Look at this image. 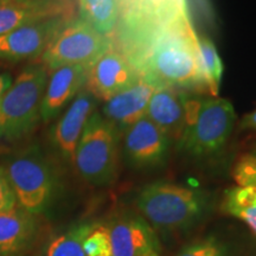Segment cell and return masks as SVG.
<instances>
[{"label": "cell", "instance_id": "1", "mask_svg": "<svg viewBox=\"0 0 256 256\" xmlns=\"http://www.w3.org/2000/svg\"><path fill=\"white\" fill-rule=\"evenodd\" d=\"M112 40L115 49L156 89H206L198 34L188 14L171 18L120 14Z\"/></svg>", "mask_w": 256, "mask_h": 256}, {"label": "cell", "instance_id": "2", "mask_svg": "<svg viewBox=\"0 0 256 256\" xmlns=\"http://www.w3.org/2000/svg\"><path fill=\"white\" fill-rule=\"evenodd\" d=\"M236 120L235 108L226 98H194L188 95L178 148L197 158L216 154L228 142Z\"/></svg>", "mask_w": 256, "mask_h": 256}, {"label": "cell", "instance_id": "3", "mask_svg": "<svg viewBox=\"0 0 256 256\" xmlns=\"http://www.w3.org/2000/svg\"><path fill=\"white\" fill-rule=\"evenodd\" d=\"M136 206L153 229L176 232L190 228L202 218L208 198L198 188L156 182L139 192Z\"/></svg>", "mask_w": 256, "mask_h": 256}, {"label": "cell", "instance_id": "4", "mask_svg": "<svg viewBox=\"0 0 256 256\" xmlns=\"http://www.w3.org/2000/svg\"><path fill=\"white\" fill-rule=\"evenodd\" d=\"M48 80L46 66H30L12 82L0 100V139H18L36 126Z\"/></svg>", "mask_w": 256, "mask_h": 256}, {"label": "cell", "instance_id": "5", "mask_svg": "<svg viewBox=\"0 0 256 256\" xmlns=\"http://www.w3.org/2000/svg\"><path fill=\"white\" fill-rule=\"evenodd\" d=\"M122 133L104 115L89 118L75 151L74 164L80 176L92 185H107L116 177Z\"/></svg>", "mask_w": 256, "mask_h": 256}, {"label": "cell", "instance_id": "6", "mask_svg": "<svg viewBox=\"0 0 256 256\" xmlns=\"http://www.w3.org/2000/svg\"><path fill=\"white\" fill-rule=\"evenodd\" d=\"M112 48V38L98 34L82 19H72L54 38L42 58L51 72L66 66H92Z\"/></svg>", "mask_w": 256, "mask_h": 256}, {"label": "cell", "instance_id": "7", "mask_svg": "<svg viewBox=\"0 0 256 256\" xmlns=\"http://www.w3.org/2000/svg\"><path fill=\"white\" fill-rule=\"evenodd\" d=\"M17 204L32 215L46 209L52 198L55 180L49 164L36 150L8 160L4 168Z\"/></svg>", "mask_w": 256, "mask_h": 256}, {"label": "cell", "instance_id": "8", "mask_svg": "<svg viewBox=\"0 0 256 256\" xmlns=\"http://www.w3.org/2000/svg\"><path fill=\"white\" fill-rule=\"evenodd\" d=\"M70 17H49L22 25L0 36V58L22 60L40 56L49 46Z\"/></svg>", "mask_w": 256, "mask_h": 256}, {"label": "cell", "instance_id": "9", "mask_svg": "<svg viewBox=\"0 0 256 256\" xmlns=\"http://www.w3.org/2000/svg\"><path fill=\"white\" fill-rule=\"evenodd\" d=\"M124 156L136 168H156L168 158L171 139L144 116L122 132Z\"/></svg>", "mask_w": 256, "mask_h": 256}, {"label": "cell", "instance_id": "10", "mask_svg": "<svg viewBox=\"0 0 256 256\" xmlns=\"http://www.w3.org/2000/svg\"><path fill=\"white\" fill-rule=\"evenodd\" d=\"M142 76L119 50L112 48L89 68L86 89L96 100L108 101Z\"/></svg>", "mask_w": 256, "mask_h": 256}, {"label": "cell", "instance_id": "11", "mask_svg": "<svg viewBox=\"0 0 256 256\" xmlns=\"http://www.w3.org/2000/svg\"><path fill=\"white\" fill-rule=\"evenodd\" d=\"M113 256H146L158 252L154 229L142 216L134 214L115 217L107 224Z\"/></svg>", "mask_w": 256, "mask_h": 256}, {"label": "cell", "instance_id": "12", "mask_svg": "<svg viewBox=\"0 0 256 256\" xmlns=\"http://www.w3.org/2000/svg\"><path fill=\"white\" fill-rule=\"evenodd\" d=\"M96 98L87 89H82L70 102L68 110L52 130V142L60 154L74 162L75 151L89 118L94 113Z\"/></svg>", "mask_w": 256, "mask_h": 256}, {"label": "cell", "instance_id": "13", "mask_svg": "<svg viewBox=\"0 0 256 256\" xmlns=\"http://www.w3.org/2000/svg\"><path fill=\"white\" fill-rule=\"evenodd\" d=\"M89 68L87 66H66L54 70L42 100V120L46 122L56 118L86 88Z\"/></svg>", "mask_w": 256, "mask_h": 256}, {"label": "cell", "instance_id": "14", "mask_svg": "<svg viewBox=\"0 0 256 256\" xmlns=\"http://www.w3.org/2000/svg\"><path fill=\"white\" fill-rule=\"evenodd\" d=\"M156 87L140 78L134 84L106 101L102 115L122 133L127 127L146 115L147 104Z\"/></svg>", "mask_w": 256, "mask_h": 256}, {"label": "cell", "instance_id": "15", "mask_svg": "<svg viewBox=\"0 0 256 256\" xmlns=\"http://www.w3.org/2000/svg\"><path fill=\"white\" fill-rule=\"evenodd\" d=\"M188 92L174 88L156 89L146 110L148 118L156 126L178 142L185 124V101Z\"/></svg>", "mask_w": 256, "mask_h": 256}, {"label": "cell", "instance_id": "16", "mask_svg": "<svg viewBox=\"0 0 256 256\" xmlns=\"http://www.w3.org/2000/svg\"><path fill=\"white\" fill-rule=\"evenodd\" d=\"M34 216L18 204L0 212V255L16 254L28 247L37 229Z\"/></svg>", "mask_w": 256, "mask_h": 256}, {"label": "cell", "instance_id": "17", "mask_svg": "<svg viewBox=\"0 0 256 256\" xmlns=\"http://www.w3.org/2000/svg\"><path fill=\"white\" fill-rule=\"evenodd\" d=\"M80 19L98 34L112 38L120 19L118 0H78Z\"/></svg>", "mask_w": 256, "mask_h": 256}, {"label": "cell", "instance_id": "18", "mask_svg": "<svg viewBox=\"0 0 256 256\" xmlns=\"http://www.w3.org/2000/svg\"><path fill=\"white\" fill-rule=\"evenodd\" d=\"M223 210L235 217L252 230L256 236V190L250 186L228 188L224 194Z\"/></svg>", "mask_w": 256, "mask_h": 256}, {"label": "cell", "instance_id": "19", "mask_svg": "<svg viewBox=\"0 0 256 256\" xmlns=\"http://www.w3.org/2000/svg\"><path fill=\"white\" fill-rule=\"evenodd\" d=\"M98 223L83 222L51 240L46 256H86L83 243Z\"/></svg>", "mask_w": 256, "mask_h": 256}, {"label": "cell", "instance_id": "20", "mask_svg": "<svg viewBox=\"0 0 256 256\" xmlns=\"http://www.w3.org/2000/svg\"><path fill=\"white\" fill-rule=\"evenodd\" d=\"M200 70L204 86L212 98L218 95L223 78V63L214 42L206 36H198Z\"/></svg>", "mask_w": 256, "mask_h": 256}, {"label": "cell", "instance_id": "21", "mask_svg": "<svg viewBox=\"0 0 256 256\" xmlns=\"http://www.w3.org/2000/svg\"><path fill=\"white\" fill-rule=\"evenodd\" d=\"M49 18L46 16L16 4H0V36L16 30L22 25Z\"/></svg>", "mask_w": 256, "mask_h": 256}, {"label": "cell", "instance_id": "22", "mask_svg": "<svg viewBox=\"0 0 256 256\" xmlns=\"http://www.w3.org/2000/svg\"><path fill=\"white\" fill-rule=\"evenodd\" d=\"M86 256H113L107 226L96 224L83 243Z\"/></svg>", "mask_w": 256, "mask_h": 256}, {"label": "cell", "instance_id": "23", "mask_svg": "<svg viewBox=\"0 0 256 256\" xmlns=\"http://www.w3.org/2000/svg\"><path fill=\"white\" fill-rule=\"evenodd\" d=\"M176 256H228V252L218 238L210 236L190 243Z\"/></svg>", "mask_w": 256, "mask_h": 256}, {"label": "cell", "instance_id": "24", "mask_svg": "<svg viewBox=\"0 0 256 256\" xmlns=\"http://www.w3.org/2000/svg\"><path fill=\"white\" fill-rule=\"evenodd\" d=\"M234 179L238 186H250L256 190V156H243L234 168Z\"/></svg>", "mask_w": 256, "mask_h": 256}, {"label": "cell", "instance_id": "25", "mask_svg": "<svg viewBox=\"0 0 256 256\" xmlns=\"http://www.w3.org/2000/svg\"><path fill=\"white\" fill-rule=\"evenodd\" d=\"M17 206L14 192L12 190L4 168L0 166V212L11 210Z\"/></svg>", "mask_w": 256, "mask_h": 256}, {"label": "cell", "instance_id": "26", "mask_svg": "<svg viewBox=\"0 0 256 256\" xmlns=\"http://www.w3.org/2000/svg\"><path fill=\"white\" fill-rule=\"evenodd\" d=\"M240 128L241 130H256V110L252 113L246 114L242 118L241 124H240Z\"/></svg>", "mask_w": 256, "mask_h": 256}, {"label": "cell", "instance_id": "27", "mask_svg": "<svg viewBox=\"0 0 256 256\" xmlns=\"http://www.w3.org/2000/svg\"><path fill=\"white\" fill-rule=\"evenodd\" d=\"M12 82H14V80H12V76L10 74H0V100H2L6 90L11 87Z\"/></svg>", "mask_w": 256, "mask_h": 256}, {"label": "cell", "instance_id": "28", "mask_svg": "<svg viewBox=\"0 0 256 256\" xmlns=\"http://www.w3.org/2000/svg\"><path fill=\"white\" fill-rule=\"evenodd\" d=\"M146 256H159V255H158V252H152V254H148Z\"/></svg>", "mask_w": 256, "mask_h": 256}, {"label": "cell", "instance_id": "29", "mask_svg": "<svg viewBox=\"0 0 256 256\" xmlns=\"http://www.w3.org/2000/svg\"><path fill=\"white\" fill-rule=\"evenodd\" d=\"M2 0H0V4H2Z\"/></svg>", "mask_w": 256, "mask_h": 256}, {"label": "cell", "instance_id": "30", "mask_svg": "<svg viewBox=\"0 0 256 256\" xmlns=\"http://www.w3.org/2000/svg\"><path fill=\"white\" fill-rule=\"evenodd\" d=\"M254 156H256V153H255V154H254Z\"/></svg>", "mask_w": 256, "mask_h": 256}]
</instances>
